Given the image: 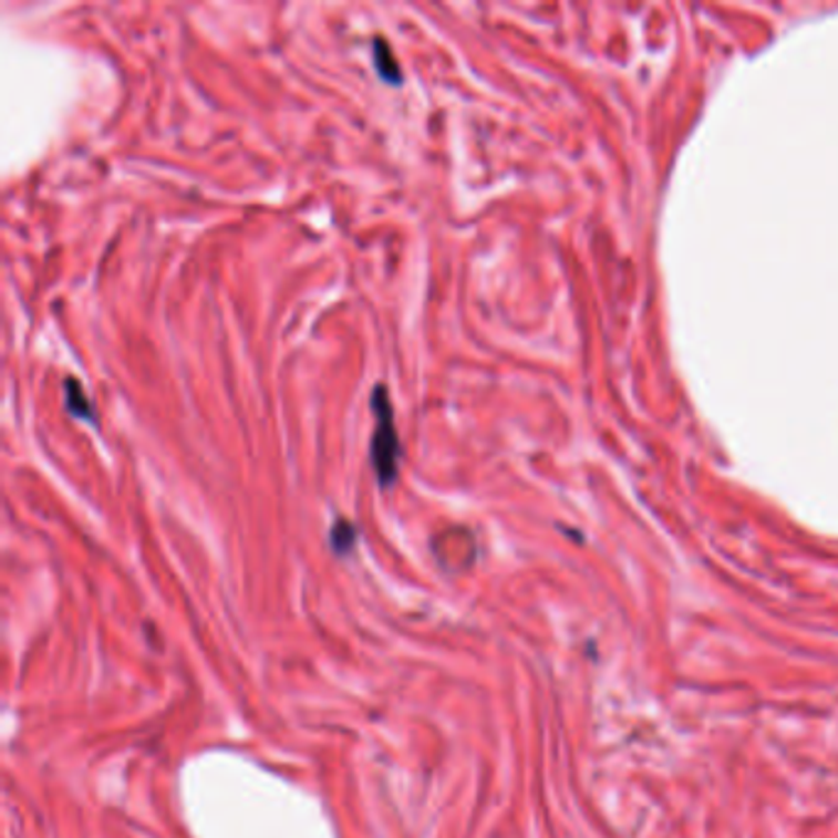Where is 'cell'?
I'll list each match as a JSON object with an SVG mask.
<instances>
[{
	"label": "cell",
	"mask_w": 838,
	"mask_h": 838,
	"mask_svg": "<svg viewBox=\"0 0 838 838\" xmlns=\"http://www.w3.org/2000/svg\"><path fill=\"white\" fill-rule=\"evenodd\" d=\"M330 539H332V549L344 554V551L352 549V544L356 539V529L352 527V524L348 519H338V524H334V527H332Z\"/></svg>",
	"instance_id": "cell-4"
},
{
	"label": "cell",
	"mask_w": 838,
	"mask_h": 838,
	"mask_svg": "<svg viewBox=\"0 0 838 838\" xmlns=\"http://www.w3.org/2000/svg\"><path fill=\"white\" fill-rule=\"evenodd\" d=\"M372 411L376 416V426L372 435V467L376 475L379 487H389L399 477V461H401V441L396 433L394 406L386 394L384 384H376L372 389Z\"/></svg>",
	"instance_id": "cell-1"
},
{
	"label": "cell",
	"mask_w": 838,
	"mask_h": 838,
	"mask_svg": "<svg viewBox=\"0 0 838 838\" xmlns=\"http://www.w3.org/2000/svg\"><path fill=\"white\" fill-rule=\"evenodd\" d=\"M64 394H66V408H70L76 418L94 421L92 401H89V396L84 394L80 382H74V379H64Z\"/></svg>",
	"instance_id": "cell-3"
},
{
	"label": "cell",
	"mask_w": 838,
	"mask_h": 838,
	"mask_svg": "<svg viewBox=\"0 0 838 838\" xmlns=\"http://www.w3.org/2000/svg\"><path fill=\"white\" fill-rule=\"evenodd\" d=\"M374 66H376V72L384 82L401 84V70L396 64L394 52H391V48H389L384 38L374 40Z\"/></svg>",
	"instance_id": "cell-2"
}]
</instances>
